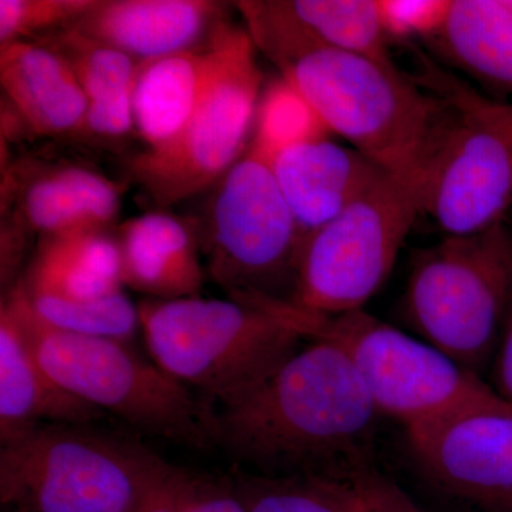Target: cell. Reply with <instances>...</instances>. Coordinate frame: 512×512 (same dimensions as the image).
<instances>
[{
	"label": "cell",
	"instance_id": "7",
	"mask_svg": "<svg viewBox=\"0 0 512 512\" xmlns=\"http://www.w3.org/2000/svg\"><path fill=\"white\" fill-rule=\"evenodd\" d=\"M511 301L512 229L503 221L417 252L402 315L420 339L480 375L497 352Z\"/></svg>",
	"mask_w": 512,
	"mask_h": 512
},
{
	"label": "cell",
	"instance_id": "21",
	"mask_svg": "<svg viewBox=\"0 0 512 512\" xmlns=\"http://www.w3.org/2000/svg\"><path fill=\"white\" fill-rule=\"evenodd\" d=\"M20 285L26 293L70 301H92L123 291L116 234L109 228H90L39 239Z\"/></svg>",
	"mask_w": 512,
	"mask_h": 512
},
{
	"label": "cell",
	"instance_id": "30",
	"mask_svg": "<svg viewBox=\"0 0 512 512\" xmlns=\"http://www.w3.org/2000/svg\"><path fill=\"white\" fill-rule=\"evenodd\" d=\"M352 483L362 498L366 512H420L400 485L380 473L375 466L357 474Z\"/></svg>",
	"mask_w": 512,
	"mask_h": 512
},
{
	"label": "cell",
	"instance_id": "2",
	"mask_svg": "<svg viewBox=\"0 0 512 512\" xmlns=\"http://www.w3.org/2000/svg\"><path fill=\"white\" fill-rule=\"evenodd\" d=\"M138 313L151 360L214 409L254 389L308 342L286 302L144 299Z\"/></svg>",
	"mask_w": 512,
	"mask_h": 512
},
{
	"label": "cell",
	"instance_id": "18",
	"mask_svg": "<svg viewBox=\"0 0 512 512\" xmlns=\"http://www.w3.org/2000/svg\"><path fill=\"white\" fill-rule=\"evenodd\" d=\"M0 84L6 103L40 137H77L87 103L72 67L42 43L16 42L0 47Z\"/></svg>",
	"mask_w": 512,
	"mask_h": 512
},
{
	"label": "cell",
	"instance_id": "33",
	"mask_svg": "<svg viewBox=\"0 0 512 512\" xmlns=\"http://www.w3.org/2000/svg\"><path fill=\"white\" fill-rule=\"evenodd\" d=\"M498 5H500V8H503L505 12L508 13V15L512 16V0H497Z\"/></svg>",
	"mask_w": 512,
	"mask_h": 512
},
{
	"label": "cell",
	"instance_id": "3",
	"mask_svg": "<svg viewBox=\"0 0 512 512\" xmlns=\"http://www.w3.org/2000/svg\"><path fill=\"white\" fill-rule=\"evenodd\" d=\"M37 362L67 393L164 441L215 450L214 407L143 359L123 340L79 335L47 325L19 282L5 293Z\"/></svg>",
	"mask_w": 512,
	"mask_h": 512
},
{
	"label": "cell",
	"instance_id": "24",
	"mask_svg": "<svg viewBox=\"0 0 512 512\" xmlns=\"http://www.w3.org/2000/svg\"><path fill=\"white\" fill-rule=\"evenodd\" d=\"M248 512H366L352 481L235 474Z\"/></svg>",
	"mask_w": 512,
	"mask_h": 512
},
{
	"label": "cell",
	"instance_id": "19",
	"mask_svg": "<svg viewBox=\"0 0 512 512\" xmlns=\"http://www.w3.org/2000/svg\"><path fill=\"white\" fill-rule=\"evenodd\" d=\"M214 35L200 49L138 63L131 106L146 151L164 150L190 123L214 73Z\"/></svg>",
	"mask_w": 512,
	"mask_h": 512
},
{
	"label": "cell",
	"instance_id": "27",
	"mask_svg": "<svg viewBox=\"0 0 512 512\" xmlns=\"http://www.w3.org/2000/svg\"><path fill=\"white\" fill-rule=\"evenodd\" d=\"M97 0H0V47L72 28Z\"/></svg>",
	"mask_w": 512,
	"mask_h": 512
},
{
	"label": "cell",
	"instance_id": "6",
	"mask_svg": "<svg viewBox=\"0 0 512 512\" xmlns=\"http://www.w3.org/2000/svg\"><path fill=\"white\" fill-rule=\"evenodd\" d=\"M170 468L133 441L43 424L0 444V500L18 512H134Z\"/></svg>",
	"mask_w": 512,
	"mask_h": 512
},
{
	"label": "cell",
	"instance_id": "34",
	"mask_svg": "<svg viewBox=\"0 0 512 512\" xmlns=\"http://www.w3.org/2000/svg\"><path fill=\"white\" fill-rule=\"evenodd\" d=\"M3 512H18V511L6 510V511H3Z\"/></svg>",
	"mask_w": 512,
	"mask_h": 512
},
{
	"label": "cell",
	"instance_id": "9",
	"mask_svg": "<svg viewBox=\"0 0 512 512\" xmlns=\"http://www.w3.org/2000/svg\"><path fill=\"white\" fill-rule=\"evenodd\" d=\"M214 73L181 136L160 151L128 161V177L158 208L210 190L247 153L264 73L247 29L222 23L215 30Z\"/></svg>",
	"mask_w": 512,
	"mask_h": 512
},
{
	"label": "cell",
	"instance_id": "14",
	"mask_svg": "<svg viewBox=\"0 0 512 512\" xmlns=\"http://www.w3.org/2000/svg\"><path fill=\"white\" fill-rule=\"evenodd\" d=\"M225 9L210 0H97L72 28L141 63L204 47L228 22Z\"/></svg>",
	"mask_w": 512,
	"mask_h": 512
},
{
	"label": "cell",
	"instance_id": "20",
	"mask_svg": "<svg viewBox=\"0 0 512 512\" xmlns=\"http://www.w3.org/2000/svg\"><path fill=\"white\" fill-rule=\"evenodd\" d=\"M33 42L55 50L72 67L87 97L79 138L117 143L134 130L131 92L138 63L120 50L67 28Z\"/></svg>",
	"mask_w": 512,
	"mask_h": 512
},
{
	"label": "cell",
	"instance_id": "8",
	"mask_svg": "<svg viewBox=\"0 0 512 512\" xmlns=\"http://www.w3.org/2000/svg\"><path fill=\"white\" fill-rule=\"evenodd\" d=\"M291 315L308 342L326 340L348 356L382 417L407 434L504 402L477 373L363 309L320 315L292 305Z\"/></svg>",
	"mask_w": 512,
	"mask_h": 512
},
{
	"label": "cell",
	"instance_id": "11",
	"mask_svg": "<svg viewBox=\"0 0 512 512\" xmlns=\"http://www.w3.org/2000/svg\"><path fill=\"white\" fill-rule=\"evenodd\" d=\"M420 214L416 171L384 174L302 242L289 303L320 315L363 309L386 284Z\"/></svg>",
	"mask_w": 512,
	"mask_h": 512
},
{
	"label": "cell",
	"instance_id": "22",
	"mask_svg": "<svg viewBox=\"0 0 512 512\" xmlns=\"http://www.w3.org/2000/svg\"><path fill=\"white\" fill-rule=\"evenodd\" d=\"M430 43L460 72L512 96V16L497 0H453L446 28Z\"/></svg>",
	"mask_w": 512,
	"mask_h": 512
},
{
	"label": "cell",
	"instance_id": "16",
	"mask_svg": "<svg viewBox=\"0 0 512 512\" xmlns=\"http://www.w3.org/2000/svg\"><path fill=\"white\" fill-rule=\"evenodd\" d=\"M114 234L124 286L156 301L200 295L205 269L197 229L188 222L153 211L124 221Z\"/></svg>",
	"mask_w": 512,
	"mask_h": 512
},
{
	"label": "cell",
	"instance_id": "31",
	"mask_svg": "<svg viewBox=\"0 0 512 512\" xmlns=\"http://www.w3.org/2000/svg\"><path fill=\"white\" fill-rule=\"evenodd\" d=\"M494 382L495 392L512 407V301L495 352Z\"/></svg>",
	"mask_w": 512,
	"mask_h": 512
},
{
	"label": "cell",
	"instance_id": "5",
	"mask_svg": "<svg viewBox=\"0 0 512 512\" xmlns=\"http://www.w3.org/2000/svg\"><path fill=\"white\" fill-rule=\"evenodd\" d=\"M417 83L446 101L416 175L420 211L443 237H464L505 221L512 205V103L477 93L423 60Z\"/></svg>",
	"mask_w": 512,
	"mask_h": 512
},
{
	"label": "cell",
	"instance_id": "26",
	"mask_svg": "<svg viewBox=\"0 0 512 512\" xmlns=\"http://www.w3.org/2000/svg\"><path fill=\"white\" fill-rule=\"evenodd\" d=\"M22 292L37 318L66 332L128 342L140 328L138 306L133 305L123 291L92 301H70L45 293H26L23 288Z\"/></svg>",
	"mask_w": 512,
	"mask_h": 512
},
{
	"label": "cell",
	"instance_id": "32",
	"mask_svg": "<svg viewBox=\"0 0 512 512\" xmlns=\"http://www.w3.org/2000/svg\"><path fill=\"white\" fill-rule=\"evenodd\" d=\"M177 467L171 466L144 495L134 512H178L175 503L174 477Z\"/></svg>",
	"mask_w": 512,
	"mask_h": 512
},
{
	"label": "cell",
	"instance_id": "29",
	"mask_svg": "<svg viewBox=\"0 0 512 512\" xmlns=\"http://www.w3.org/2000/svg\"><path fill=\"white\" fill-rule=\"evenodd\" d=\"M174 491L178 512H248L235 476L215 477L177 467Z\"/></svg>",
	"mask_w": 512,
	"mask_h": 512
},
{
	"label": "cell",
	"instance_id": "1",
	"mask_svg": "<svg viewBox=\"0 0 512 512\" xmlns=\"http://www.w3.org/2000/svg\"><path fill=\"white\" fill-rule=\"evenodd\" d=\"M382 414L348 356L309 340L258 386L214 409V446L249 474L352 481L375 466Z\"/></svg>",
	"mask_w": 512,
	"mask_h": 512
},
{
	"label": "cell",
	"instance_id": "15",
	"mask_svg": "<svg viewBox=\"0 0 512 512\" xmlns=\"http://www.w3.org/2000/svg\"><path fill=\"white\" fill-rule=\"evenodd\" d=\"M269 165L292 212L301 244L387 173L355 148L340 146L328 137L285 148Z\"/></svg>",
	"mask_w": 512,
	"mask_h": 512
},
{
	"label": "cell",
	"instance_id": "13",
	"mask_svg": "<svg viewBox=\"0 0 512 512\" xmlns=\"http://www.w3.org/2000/svg\"><path fill=\"white\" fill-rule=\"evenodd\" d=\"M2 198L18 207L10 225L40 239L109 228L121 205L119 185L86 165L69 163L16 164Z\"/></svg>",
	"mask_w": 512,
	"mask_h": 512
},
{
	"label": "cell",
	"instance_id": "4",
	"mask_svg": "<svg viewBox=\"0 0 512 512\" xmlns=\"http://www.w3.org/2000/svg\"><path fill=\"white\" fill-rule=\"evenodd\" d=\"M329 133L387 173L416 170L446 110L393 62L345 50L299 45L275 62Z\"/></svg>",
	"mask_w": 512,
	"mask_h": 512
},
{
	"label": "cell",
	"instance_id": "10",
	"mask_svg": "<svg viewBox=\"0 0 512 512\" xmlns=\"http://www.w3.org/2000/svg\"><path fill=\"white\" fill-rule=\"evenodd\" d=\"M208 200L205 274L235 301L291 302L301 237L271 165L247 150Z\"/></svg>",
	"mask_w": 512,
	"mask_h": 512
},
{
	"label": "cell",
	"instance_id": "25",
	"mask_svg": "<svg viewBox=\"0 0 512 512\" xmlns=\"http://www.w3.org/2000/svg\"><path fill=\"white\" fill-rule=\"evenodd\" d=\"M328 134L311 104L281 76L264 87L248 151L269 164L279 151Z\"/></svg>",
	"mask_w": 512,
	"mask_h": 512
},
{
	"label": "cell",
	"instance_id": "28",
	"mask_svg": "<svg viewBox=\"0 0 512 512\" xmlns=\"http://www.w3.org/2000/svg\"><path fill=\"white\" fill-rule=\"evenodd\" d=\"M377 8L389 43L433 42L446 28L453 0H377Z\"/></svg>",
	"mask_w": 512,
	"mask_h": 512
},
{
	"label": "cell",
	"instance_id": "12",
	"mask_svg": "<svg viewBox=\"0 0 512 512\" xmlns=\"http://www.w3.org/2000/svg\"><path fill=\"white\" fill-rule=\"evenodd\" d=\"M421 466L447 493L512 512V407L501 402L409 434Z\"/></svg>",
	"mask_w": 512,
	"mask_h": 512
},
{
	"label": "cell",
	"instance_id": "17",
	"mask_svg": "<svg viewBox=\"0 0 512 512\" xmlns=\"http://www.w3.org/2000/svg\"><path fill=\"white\" fill-rule=\"evenodd\" d=\"M101 410L67 393L30 348L9 303L0 305V444L43 424L90 426Z\"/></svg>",
	"mask_w": 512,
	"mask_h": 512
},
{
	"label": "cell",
	"instance_id": "23",
	"mask_svg": "<svg viewBox=\"0 0 512 512\" xmlns=\"http://www.w3.org/2000/svg\"><path fill=\"white\" fill-rule=\"evenodd\" d=\"M274 5L306 45L392 62L377 0H274Z\"/></svg>",
	"mask_w": 512,
	"mask_h": 512
}]
</instances>
